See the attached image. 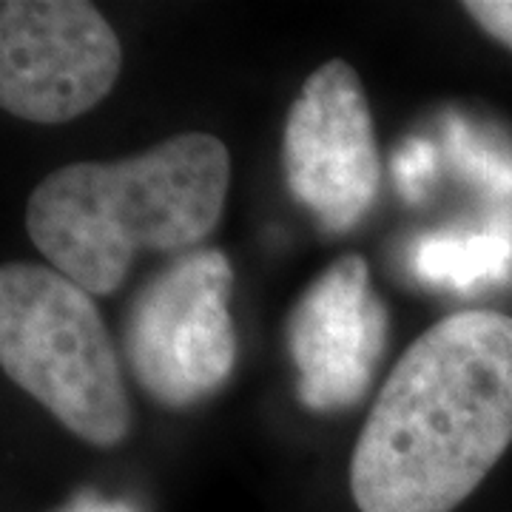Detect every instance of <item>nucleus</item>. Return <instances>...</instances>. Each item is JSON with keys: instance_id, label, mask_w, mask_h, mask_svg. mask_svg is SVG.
I'll use <instances>...</instances> for the list:
<instances>
[{"instance_id": "7", "label": "nucleus", "mask_w": 512, "mask_h": 512, "mask_svg": "<svg viewBox=\"0 0 512 512\" xmlns=\"http://www.w3.org/2000/svg\"><path fill=\"white\" fill-rule=\"evenodd\" d=\"M285 339L305 407L333 413L365 396L387 342V311L362 256H342L313 279L293 305Z\"/></svg>"}, {"instance_id": "6", "label": "nucleus", "mask_w": 512, "mask_h": 512, "mask_svg": "<svg viewBox=\"0 0 512 512\" xmlns=\"http://www.w3.org/2000/svg\"><path fill=\"white\" fill-rule=\"evenodd\" d=\"M285 183L328 234L359 225L379 191L373 114L356 69L333 57L305 80L282 137Z\"/></svg>"}, {"instance_id": "3", "label": "nucleus", "mask_w": 512, "mask_h": 512, "mask_svg": "<svg viewBox=\"0 0 512 512\" xmlns=\"http://www.w3.org/2000/svg\"><path fill=\"white\" fill-rule=\"evenodd\" d=\"M0 365L77 439L114 447L131 430L123 370L92 296L49 265L0 271Z\"/></svg>"}, {"instance_id": "1", "label": "nucleus", "mask_w": 512, "mask_h": 512, "mask_svg": "<svg viewBox=\"0 0 512 512\" xmlns=\"http://www.w3.org/2000/svg\"><path fill=\"white\" fill-rule=\"evenodd\" d=\"M512 444V316L461 311L390 370L350 458L359 512H453Z\"/></svg>"}, {"instance_id": "2", "label": "nucleus", "mask_w": 512, "mask_h": 512, "mask_svg": "<svg viewBox=\"0 0 512 512\" xmlns=\"http://www.w3.org/2000/svg\"><path fill=\"white\" fill-rule=\"evenodd\" d=\"M228 185L225 143L185 131L120 163L52 171L29 197L26 231L57 274L89 296H109L140 251L200 245L220 225Z\"/></svg>"}, {"instance_id": "9", "label": "nucleus", "mask_w": 512, "mask_h": 512, "mask_svg": "<svg viewBox=\"0 0 512 512\" xmlns=\"http://www.w3.org/2000/svg\"><path fill=\"white\" fill-rule=\"evenodd\" d=\"M60 512H134L126 504H117V501H103V498H94V495H83L72 501L66 510Z\"/></svg>"}, {"instance_id": "8", "label": "nucleus", "mask_w": 512, "mask_h": 512, "mask_svg": "<svg viewBox=\"0 0 512 512\" xmlns=\"http://www.w3.org/2000/svg\"><path fill=\"white\" fill-rule=\"evenodd\" d=\"M464 12L478 29L512 49V0H467Z\"/></svg>"}, {"instance_id": "4", "label": "nucleus", "mask_w": 512, "mask_h": 512, "mask_svg": "<svg viewBox=\"0 0 512 512\" xmlns=\"http://www.w3.org/2000/svg\"><path fill=\"white\" fill-rule=\"evenodd\" d=\"M234 271L205 248L165 265L134 296L126 356L137 382L165 407L202 402L237 365V330L228 311Z\"/></svg>"}, {"instance_id": "5", "label": "nucleus", "mask_w": 512, "mask_h": 512, "mask_svg": "<svg viewBox=\"0 0 512 512\" xmlns=\"http://www.w3.org/2000/svg\"><path fill=\"white\" fill-rule=\"evenodd\" d=\"M123 69L120 37L86 0L0 3V106L60 126L103 103Z\"/></svg>"}]
</instances>
